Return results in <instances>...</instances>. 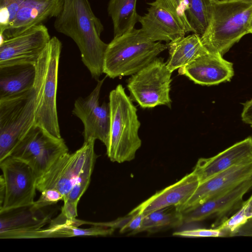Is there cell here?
I'll use <instances>...</instances> for the list:
<instances>
[{
    "mask_svg": "<svg viewBox=\"0 0 252 252\" xmlns=\"http://www.w3.org/2000/svg\"><path fill=\"white\" fill-rule=\"evenodd\" d=\"M54 28L73 39L92 77L98 80L103 73L108 44L100 38L103 26L94 13L89 0H64L63 9L56 18Z\"/></svg>",
    "mask_w": 252,
    "mask_h": 252,
    "instance_id": "cell-1",
    "label": "cell"
},
{
    "mask_svg": "<svg viewBox=\"0 0 252 252\" xmlns=\"http://www.w3.org/2000/svg\"><path fill=\"white\" fill-rule=\"evenodd\" d=\"M45 63V49L36 63L34 86L22 93L0 99V161L10 156L19 141L34 124Z\"/></svg>",
    "mask_w": 252,
    "mask_h": 252,
    "instance_id": "cell-2",
    "label": "cell"
},
{
    "mask_svg": "<svg viewBox=\"0 0 252 252\" xmlns=\"http://www.w3.org/2000/svg\"><path fill=\"white\" fill-rule=\"evenodd\" d=\"M252 3L243 0H213L208 25L201 36L208 52L223 56L250 33Z\"/></svg>",
    "mask_w": 252,
    "mask_h": 252,
    "instance_id": "cell-3",
    "label": "cell"
},
{
    "mask_svg": "<svg viewBox=\"0 0 252 252\" xmlns=\"http://www.w3.org/2000/svg\"><path fill=\"white\" fill-rule=\"evenodd\" d=\"M166 49L167 44L153 41L141 29L133 28L114 37L108 44L103 73L111 78L132 75L152 62Z\"/></svg>",
    "mask_w": 252,
    "mask_h": 252,
    "instance_id": "cell-4",
    "label": "cell"
},
{
    "mask_svg": "<svg viewBox=\"0 0 252 252\" xmlns=\"http://www.w3.org/2000/svg\"><path fill=\"white\" fill-rule=\"evenodd\" d=\"M108 104L110 126L107 155L113 162L131 161L142 143L137 108L121 84L110 92Z\"/></svg>",
    "mask_w": 252,
    "mask_h": 252,
    "instance_id": "cell-5",
    "label": "cell"
},
{
    "mask_svg": "<svg viewBox=\"0 0 252 252\" xmlns=\"http://www.w3.org/2000/svg\"><path fill=\"white\" fill-rule=\"evenodd\" d=\"M68 151L63 138L53 135L34 124L19 141L9 156L27 163L37 179Z\"/></svg>",
    "mask_w": 252,
    "mask_h": 252,
    "instance_id": "cell-6",
    "label": "cell"
},
{
    "mask_svg": "<svg viewBox=\"0 0 252 252\" xmlns=\"http://www.w3.org/2000/svg\"><path fill=\"white\" fill-rule=\"evenodd\" d=\"M171 75L163 59L157 58L128 79L129 97L143 108L158 105L170 108Z\"/></svg>",
    "mask_w": 252,
    "mask_h": 252,
    "instance_id": "cell-7",
    "label": "cell"
},
{
    "mask_svg": "<svg viewBox=\"0 0 252 252\" xmlns=\"http://www.w3.org/2000/svg\"><path fill=\"white\" fill-rule=\"evenodd\" d=\"M62 48L61 41L56 36L51 38L46 47L44 76L34 121V124L41 126L57 137H62L56 102L59 61Z\"/></svg>",
    "mask_w": 252,
    "mask_h": 252,
    "instance_id": "cell-8",
    "label": "cell"
},
{
    "mask_svg": "<svg viewBox=\"0 0 252 252\" xmlns=\"http://www.w3.org/2000/svg\"><path fill=\"white\" fill-rule=\"evenodd\" d=\"M5 195L0 212L33 204L37 178L32 168L22 160L9 156L0 161Z\"/></svg>",
    "mask_w": 252,
    "mask_h": 252,
    "instance_id": "cell-9",
    "label": "cell"
},
{
    "mask_svg": "<svg viewBox=\"0 0 252 252\" xmlns=\"http://www.w3.org/2000/svg\"><path fill=\"white\" fill-rule=\"evenodd\" d=\"M95 140L84 141L82 146L75 152H68L58 158L47 170L36 181V189H54L63 195L64 201L81 171L91 150L94 148Z\"/></svg>",
    "mask_w": 252,
    "mask_h": 252,
    "instance_id": "cell-10",
    "label": "cell"
},
{
    "mask_svg": "<svg viewBox=\"0 0 252 252\" xmlns=\"http://www.w3.org/2000/svg\"><path fill=\"white\" fill-rule=\"evenodd\" d=\"M105 78L97 80L96 86L87 97H79L75 100L72 113L84 125V141L91 138L98 139L106 148L110 133L109 106L108 103L103 102L100 104L99 101L100 90Z\"/></svg>",
    "mask_w": 252,
    "mask_h": 252,
    "instance_id": "cell-11",
    "label": "cell"
},
{
    "mask_svg": "<svg viewBox=\"0 0 252 252\" xmlns=\"http://www.w3.org/2000/svg\"><path fill=\"white\" fill-rule=\"evenodd\" d=\"M51 37L44 25L32 27L0 44V66L31 63L36 64Z\"/></svg>",
    "mask_w": 252,
    "mask_h": 252,
    "instance_id": "cell-12",
    "label": "cell"
},
{
    "mask_svg": "<svg viewBox=\"0 0 252 252\" xmlns=\"http://www.w3.org/2000/svg\"><path fill=\"white\" fill-rule=\"evenodd\" d=\"M252 177V162L234 166L200 183L183 205L175 207L182 213L213 197L228 191Z\"/></svg>",
    "mask_w": 252,
    "mask_h": 252,
    "instance_id": "cell-13",
    "label": "cell"
},
{
    "mask_svg": "<svg viewBox=\"0 0 252 252\" xmlns=\"http://www.w3.org/2000/svg\"><path fill=\"white\" fill-rule=\"evenodd\" d=\"M64 0H25L15 18L2 32L0 42L17 36L30 28L42 24L61 12Z\"/></svg>",
    "mask_w": 252,
    "mask_h": 252,
    "instance_id": "cell-14",
    "label": "cell"
},
{
    "mask_svg": "<svg viewBox=\"0 0 252 252\" xmlns=\"http://www.w3.org/2000/svg\"><path fill=\"white\" fill-rule=\"evenodd\" d=\"M252 188V177L233 189L182 212L184 223L200 221L213 216L221 217L241 207L244 195Z\"/></svg>",
    "mask_w": 252,
    "mask_h": 252,
    "instance_id": "cell-15",
    "label": "cell"
},
{
    "mask_svg": "<svg viewBox=\"0 0 252 252\" xmlns=\"http://www.w3.org/2000/svg\"><path fill=\"white\" fill-rule=\"evenodd\" d=\"M222 57L208 52L179 68V74L203 86L216 85L229 81L234 75L233 63Z\"/></svg>",
    "mask_w": 252,
    "mask_h": 252,
    "instance_id": "cell-16",
    "label": "cell"
},
{
    "mask_svg": "<svg viewBox=\"0 0 252 252\" xmlns=\"http://www.w3.org/2000/svg\"><path fill=\"white\" fill-rule=\"evenodd\" d=\"M252 162V137L239 141L215 156L199 158L192 172L201 183L234 166Z\"/></svg>",
    "mask_w": 252,
    "mask_h": 252,
    "instance_id": "cell-17",
    "label": "cell"
},
{
    "mask_svg": "<svg viewBox=\"0 0 252 252\" xmlns=\"http://www.w3.org/2000/svg\"><path fill=\"white\" fill-rule=\"evenodd\" d=\"M199 184L197 176L192 171L174 184L156 192L128 214L137 212L145 214L167 207H178L189 198Z\"/></svg>",
    "mask_w": 252,
    "mask_h": 252,
    "instance_id": "cell-18",
    "label": "cell"
},
{
    "mask_svg": "<svg viewBox=\"0 0 252 252\" xmlns=\"http://www.w3.org/2000/svg\"><path fill=\"white\" fill-rule=\"evenodd\" d=\"M149 5L147 12L140 16L138 21L148 38L168 43L185 35L186 31L172 13L161 7Z\"/></svg>",
    "mask_w": 252,
    "mask_h": 252,
    "instance_id": "cell-19",
    "label": "cell"
},
{
    "mask_svg": "<svg viewBox=\"0 0 252 252\" xmlns=\"http://www.w3.org/2000/svg\"><path fill=\"white\" fill-rule=\"evenodd\" d=\"M0 239H9L18 232L41 228L49 219L42 209H37L33 204L0 212Z\"/></svg>",
    "mask_w": 252,
    "mask_h": 252,
    "instance_id": "cell-20",
    "label": "cell"
},
{
    "mask_svg": "<svg viewBox=\"0 0 252 252\" xmlns=\"http://www.w3.org/2000/svg\"><path fill=\"white\" fill-rule=\"evenodd\" d=\"M36 64L23 63L0 66V99L22 93L35 82Z\"/></svg>",
    "mask_w": 252,
    "mask_h": 252,
    "instance_id": "cell-21",
    "label": "cell"
},
{
    "mask_svg": "<svg viewBox=\"0 0 252 252\" xmlns=\"http://www.w3.org/2000/svg\"><path fill=\"white\" fill-rule=\"evenodd\" d=\"M166 44L169 58L166 64L172 73L208 52L202 42L201 36L196 33L181 37Z\"/></svg>",
    "mask_w": 252,
    "mask_h": 252,
    "instance_id": "cell-22",
    "label": "cell"
},
{
    "mask_svg": "<svg viewBox=\"0 0 252 252\" xmlns=\"http://www.w3.org/2000/svg\"><path fill=\"white\" fill-rule=\"evenodd\" d=\"M80 220L76 218L67 220L64 223L52 224L45 229L40 228L31 231L29 238L71 237L83 236H108L114 231L112 228L93 225L89 228H80Z\"/></svg>",
    "mask_w": 252,
    "mask_h": 252,
    "instance_id": "cell-23",
    "label": "cell"
},
{
    "mask_svg": "<svg viewBox=\"0 0 252 252\" xmlns=\"http://www.w3.org/2000/svg\"><path fill=\"white\" fill-rule=\"evenodd\" d=\"M137 0H110L107 11L113 25L114 37L134 28L140 15L136 10Z\"/></svg>",
    "mask_w": 252,
    "mask_h": 252,
    "instance_id": "cell-24",
    "label": "cell"
},
{
    "mask_svg": "<svg viewBox=\"0 0 252 252\" xmlns=\"http://www.w3.org/2000/svg\"><path fill=\"white\" fill-rule=\"evenodd\" d=\"M157 210L144 214L139 233L157 232L168 228L177 227L184 223L181 212L175 207Z\"/></svg>",
    "mask_w": 252,
    "mask_h": 252,
    "instance_id": "cell-25",
    "label": "cell"
},
{
    "mask_svg": "<svg viewBox=\"0 0 252 252\" xmlns=\"http://www.w3.org/2000/svg\"><path fill=\"white\" fill-rule=\"evenodd\" d=\"M213 0H181L189 24L196 33L201 36L211 17Z\"/></svg>",
    "mask_w": 252,
    "mask_h": 252,
    "instance_id": "cell-26",
    "label": "cell"
},
{
    "mask_svg": "<svg viewBox=\"0 0 252 252\" xmlns=\"http://www.w3.org/2000/svg\"><path fill=\"white\" fill-rule=\"evenodd\" d=\"M96 158L97 156L94 152V148H93L89 153L81 171L63 202L69 200L78 203L80 198L89 185Z\"/></svg>",
    "mask_w": 252,
    "mask_h": 252,
    "instance_id": "cell-27",
    "label": "cell"
},
{
    "mask_svg": "<svg viewBox=\"0 0 252 252\" xmlns=\"http://www.w3.org/2000/svg\"><path fill=\"white\" fill-rule=\"evenodd\" d=\"M144 216L143 213L137 212L108 222H94L84 220V224L119 229L121 233L129 232L130 235H133L139 233Z\"/></svg>",
    "mask_w": 252,
    "mask_h": 252,
    "instance_id": "cell-28",
    "label": "cell"
},
{
    "mask_svg": "<svg viewBox=\"0 0 252 252\" xmlns=\"http://www.w3.org/2000/svg\"><path fill=\"white\" fill-rule=\"evenodd\" d=\"M148 4L165 9L173 15L183 27L187 33L189 32L194 33L188 20L186 11L181 0H155Z\"/></svg>",
    "mask_w": 252,
    "mask_h": 252,
    "instance_id": "cell-29",
    "label": "cell"
},
{
    "mask_svg": "<svg viewBox=\"0 0 252 252\" xmlns=\"http://www.w3.org/2000/svg\"><path fill=\"white\" fill-rule=\"evenodd\" d=\"M25 0H0V32L13 22Z\"/></svg>",
    "mask_w": 252,
    "mask_h": 252,
    "instance_id": "cell-30",
    "label": "cell"
},
{
    "mask_svg": "<svg viewBox=\"0 0 252 252\" xmlns=\"http://www.w3.org/2000/svg\"><path fill=\"white\" fill-rule=\"evenodd\" d=\"M174 236L184 237H219L228 236L226 232L218 227L216 228H193L176 231Z\"/></svg>",
    "mask_w": 252,
    "mask_h": 252,
    "instance_id": "cell-31",
    "label": "cell"
},
{
    "mask_svg": "<svg viewBox=\"0 0 252 252\" xmlns=\"http://www.w3.org/2000/svg\"><path fill=\"white\" fill-rule=\"evenodd\" d=\"M38 199L34 201L33 206L37 209L43 208L56 204L60 200H63V194L58 190L50 189L42 191Z\"/></svg>",
    "mask_w": 252,
    "mask_h": 252,
    "instance_id": "cell-32",
    "label": "cell"
},
{
    "mask_svg": "<svg viewBox=\"0 0 252 252\" xmlns=\"http://www.w3.org/2000/svg\"><path fill=\"white\" fill-rule=\"evenodd\" d=\"M63 202L61 214L67 220L76 218L78 216L77 211L78 203L69 200H66Z\"/></svg>",
    "mask_w": 252,
    "mask_h": 252,
    "instance_id": "cell-33",
    "label": "cell"
},
{
    "mask_svg": "<svg viewBox=\"0 0 252 252\" xmlns=\"http://www.w3.org/2000/svg\"><path fill=\"white\" fill-rule=\"evenodd\" d=\"M231 236L252 237V216L238 227L232 233Z\"/></svg>",
    "mask_w": 252,
    "mask_h": 252,
    "instance_id": "cell-34",
    "label": "cell"
},
{
    "mask_svg": "<svg viewBox=\"0 0 252 252\" xmlns=\"http://www.w3.org/2000/svg\"><path fill=\"white\" fill-rule=\"evenodd\" d=\"M241 118L245 123L252 126V99L244 104Z\"/></svg>",
    "mask_w": 252,
    "mask_h": 252,
    "instance_id": "cell-35",
    "label": "cell"
},
{
    "mask_svg": "<svg viewBox=\"0 0 252 252\" xmlns=\"http://www.w3.org/2000/svg\"><path fill=\"white\" fill-rule=\"evenodd\" d=\"M5 195V181L2 175L0 176V208L2 207Z\"/></svg>",
    "mask_w": 252,
    "mask_h": 252,
    "instance_id": "cell-36",
    "label": "cell"
},
{
    "mask_svg": "<svg viewBox=\"0 0 252 252\" xmlns=\"http://www.w3.org/2000/svg\"><path fill=\"white\" fill-rule=\"evenodd\" d=\"M242 206L245 209L248 218L252 216V194L246 201L243 202Z\"/></svg>",
    "mask_w": 252,
    "mask_h": 252,
    "instance_id": "cell-37",
    "label": "cell"
},
{
    "mask_svg": "<svg viewBox=\"0 0 252 252\" xmlns=\"http://www.w3.org/2000/svg\"><path fill=\"white\" fill-rule=\"evenodd\" d=\"M250 33H252V17L251 24H250Z\"/></svg>",
    "mask_w": 252,
    "mask_h": 252,
    "instance_id": "cell-38",
    "label": "cell"
},
{
    "mask_svg": "<svg viewBox=\"0 0 252 252\" xmlns=\"http://www.w3.org/2000/svg\"><path fill=\"white\" fill-rule=\"evenodd\" d=\"M248 2L252 3V0H243Z\"/></svg>",
    "mask_w": 252,
    "mask_h": 252,
    "instance_id": "cell-39",
    "label": "cell"
},
{
    "mask_svg": "<svg viewBox=\"0 0 252 252\" xmlns=\"http://www.w3.org/2000/svg\"></svg>",
    "mask_w": 252,
    "mask_h": 252,
    "instance_id": "cell-40",
    "label": "cell"
}]
</instances>
